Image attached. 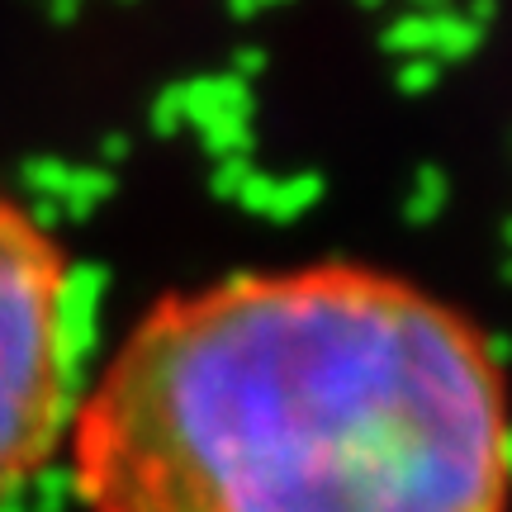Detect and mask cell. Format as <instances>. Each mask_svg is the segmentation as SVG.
Masks as SVG:
<instances>
[{
	"label": "cell",
	"instance_id": "cell-1",
	"mask_svg": "<svg viewBox=\"0 0 512 512\" xmlns=\"http://www.w3.org/2000/svg\"><path fill=\"white\" fill-rule=\"evenodd\" d=\"M503 347L366 266L166 294L72 413L91 512H508Z\"/></svg>",
	"mask_w": 512,
	"mask_h": 512
},
{
	"label": "cell",
	"instance_id": "cell-2",
	"mask_svg": "<svg viewBox=\"0 0 512 512\" xmlns=\"http://www.w3.org/2000/svg\"><path fill=\"white\" fill-rule=\"evenodd\" d=\"M62 275L53 233L0 195V498L53 465L76 413L53 337Z\"/></svg>",
	"mask_w": 512,
	"mask_h": 512
},
{
	"label": "cell",
	"instance_id": "cell-3",
	"mask_svg": "<svg viewBox=\"0 0 512 512\" xmlns=\"http://www.w3.org/2000/svg\"><path fill=\"white\" fill-rule=\"evenodd\" d=\"M176 100H181L185 133H195V138H209V133H223V128L252 124V86L238 81L233 72L181 81V86H176Z\"/></svg>",
	"mask_w": 512,
	"mask_h": 512
},
{
	"label": "cell",
	"instance_id": "cell-4",
	"mask_svg": "<svg viewBox=\"0 0 512 512\" xmlns=\"http://www.w3.org/2000/svg\"><path fill=\"white\" fill-rule=\"evenodd\" d=\"M427 24H432V48L427 53L437 62H460L484 43V24L470 19L465 10H427Z\"/></svg>",
	"mask_w": 512,
	"mask_h": 512
},
{
	"label": "cell",
	"instance_id": "cell-5",
	"mask_svg": "<svg viewBox=\"0 0 512 512\" xmlns=\"http://www.w3.org/2000/svg\"><path fill=\"white\" fill-rule=\"evenodd\" d=\"M323 200V176L318 171H294V176H271V195H266V219H299Z\"/></svg>",
	"mask_w": 512,
	"mask_h": 512
},
{
	"label": "cell",
	"instance_id": "cell-6",
	"mask_svg": "<svg viewBox=\"0 0 512 512\" xmlns=\"http://www.w3.org/2000/svg\"><path fill=\"white\" fill-rule=\"evenodd\" d=\"M114 195V176L110 166H76L72 185H67V195H62V214H72V219H91L100 204Z\"/></svg>",
	"mask_w": 512,
	"mask_h": 512
},
{
	"label": "cell",
	"instance_id": "cell-7",
	"mask_svg": "<svg viewBox=\"0 0 512 512\" xmlns=\"http://www.w3.org/2000/svg\"><path fill=\"white\" fill-rule=\"evenodd\" d=\"M384 53H394L403 62V57H432L427 48H432V24H427V10H413V15H399L389 29L380 34Z\"/></svg>",
	"mask_w": 512,
	"mask_h": 512
},
{
	"label": "cell",
	"instance_id": "cell-8",
	"mask_svg": "<svg viewBox=\"0 0 512 512\" xmlns=\"http://www.w3.org/2000/svg\"><path fill=\"white\" fill-rule=\"evenodd\" d=\"M446 195H451L446 176H441L437 166H422L418 176H413V185H408V200H403V209H408V219H413V223H432L441 209H446Z\"/></svg>",
	"mask_w": 512,
	"mask_h": 512
},
{
	"label": "cell",
	"instance_id": "cell-9",
	"mask_svg": "<svg viewBox=\"0 0 512 512\" xmlns=\"http://www.w3.org/2000/svg\"><path fill=\"white\" fill-rule=\"evenodd\" d=\"M24 503H29V512H67L76 503L72 475H67V470H57V465L38 470V475L24 484Z\"/></svg>",
	"mask_w": 512,
	"mask_h": 512
},
{
	"label": "cell",
	"instance_id": "cell-10",
	"mask_svg": "<svg viewBox=\"0 0 512 512\" xmlns=\"http://www.w3.org/2000/svg\"><path fill=\"white\" fill-rule=\"evenodd\" d=\"M437 76H441L437 57H403L399 72H394V81H399L403 95H422V91H432V86H437Z\"/></svg>",
	"mask_w": 512,
	"mask_h": 512
},
{
	"label": "cell",
	"instance_id": "cell-11",
	"mask_svg": "<svg viewBox=\"0 0 512 512\" xmlns=\"http://www.w3.org/2000/svg\"><path fill=\"white\" fill-rule=\"evenodd\" d=\"M252 171L256 166L247 162V157H223V162H214V195H219V200H238V190L247 185Z\"/></svg>",
	"mask_w": 512,
	"mask_h": 512
},
{
	"label": "cell",
	"instance_id": "cell-12",
	"mask_svg": "<svg viewBox=\"0 0 512 512\" xmlns=\"http://www.w3.org/2000/svg\"><path fill=\"white\" fill-rule=\"evenodd\" d=\"M152 128H157L162 138H171V133H185V119H181V100H176V86L157 95V105H152Z\"/></svg>",
	"mask_w": 512,
	"mask_h": 512
},
{
	"label": "cell",
	"instance_id": "cell-13",
	"mask_svg": "<svg viewBox=\"0 0 512 512\" xmlns=\"http://www.w3.org/2000/svg\"><path fill=\"white\" fill-rule=\"evenodd\" d=\"M261 67H266V53H261V48H242V53L233 57V67H228V72L238 76V81H247V86H252V76L261 72Z\"/></svg>",
	"mask_w": 512,
	"mask_h": 512
},
{
	"label": "cell",
	"instance_id": "cell-14",
	"mask_svg": "<svg viewBox=\"0 0 512 512\" xmlns=\"http://www.w3.org/2000/svg\"><path fill=\"white\" fill-rule=\"evenodd\" d=\"M48 10H53L57 19H76V10H81V0H48Z\"/></svg>",
	"mask_w": 512,
	"mask_h": 512
},
{
	"label": "cell",
	"instance_id": "cell-15",
	"mask_svg": "<svg viewBox=\"0 0 512 512\" xmlns=\"http://www.w3.org/2000/svg\"><path fill=\"white\" fill-rule=\"evenodd\" d=\"M0 512H29V503H24V494H15V498H0Z\"/></svg>",
	"mask_w": 512,
	"mask_h": 512
},
{
	"label": "cell",
	"instance_id": "cell-16",
	"mask_svg": "<svg viewBox=\"0 0 512 512\" xmlns=\"http://www.w3.org/2000/svg\"><path fill=\"white\" fill-rule=\"evenodd\" d=\"M413 5H418V10H437L441 0H413Z\"/></svg>",
	"mask_w": 512,
	"mask_h": 512
},
{
	"label": "cell",
	"instance_id": "cell-17",
	"mask_svg": "<svg viewBox=\"0 0 512 512\" xmlns=\"http://www.w3.org/2000/svg\"><path fill=\"white\" fill-rule=\"evenodd\" d=\"M503 238H508V247H512V223H508V228H503Z\"/></svg>",
	"mask_w": 512,
	"mask_h": 512
},
{
	"label": "cell",
	"instance_id": "cell-18",
	"mask_svg": "<svg viewBox=\"0 0 512 512\" xmlns=\"http://www.w3.org/2000/svg\"><path fill=\"white\" fill-rule=\"evenodd\" d=\"M366 5H380V0H366Z\"/></svg>",
	"mask_w": 512,
	"mask_h": 512
}]
</instances>
